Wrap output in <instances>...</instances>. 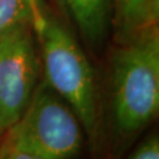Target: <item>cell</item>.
<instances>
[{"mask_svg": "<svg viewBox=\"0 0 159 159\" xmlns=\"http://www.w3.org/2000/svg\"><path fill=\"white\" fill-rule=\"evenodd\" d=\"M39 0H0V34L26 21H34Z\"/></svg>", "mask_w": 159, "mask_h": 159, "instance_id": "cell-7", "label": "cell"}, {"mask_svg": "<svg viewBox=\"0 0 159 159\" xmlns=\"http://www.w3.org/2000/svg\"><path fill=\"white\" fill-rule=\"evenodd\" d=\"M33 25L41 47L45 81L73 110L93 140L98 124L97 90L85 53L66 26L43 7Z\"/></svg>", "mask_w": 159, "mask_h": 159, "instance_id": "cell-2", "label": "cell"}, {"mask_svg": "<svg viewBox=\"0 0 159 159\" xmlns=\"http://www.w3.org/2000/svg\"><path fill=\"white\" fill-rule=\"evenodd\" d=\"M0 150H1V146H0Z\"/></svg>", "mask_w": 159, "mask_h": 159, "instance_id": "cell-11", "label": "cell"}, {"mask_svg": "<svg viewBox=\"0 0 159 159\" xmlns=\"http://www.w3.org/2000/svg\"><path fill=\"white\" fill-rule=\"evenodd\" d=\"M8 139L48 159H73L81 148V124L73 110L45 80L37 86Z\"/></svg>", "mask_w": 159, "mask_h": 159, "instance_id": "cell-3", "label": "cell"}, {"mask_svg": "<svg viewBox=\"0 0 159 159\" xmlns=\"http://www.w3.org/2000/svg\"><path fill=\"white\" fill-rule=\"evenodd\" d=\"M0 159H48L34 150L26 148L21 144L6 139L0 150Z\"/></svg>", "mask_w": 159, "mask_h": 159, "instance_id": "cell-8", "label": "cell"}, {"mask_svg": "<svg viewBox=\"0 0 159 159\" xmlns=\"http://www.w3.org/2000/svg\"><path fill=\"white\" fill-rule=\"evenodd\" d=\"M159 0H111V30L116 43H124L158 26Z\"/></svg>", "mask_w": 159, "mask_h": 159, "instance_id": "cell-6", "label": "cell"}, {"mask_svg": "<svg viewBox=\"0 0 159 159\" xmlns=\"http://www.w3.org/2000/svg\"><path fill=\"white\" fill-rule=\"evenodd\" d=\"M111 89L119 134L132 136L153 120L159 108L158 26L117 43L111 58Z\"/></svg>", "mask_w": 159, "mask_h": 159, "instance_id": "cell-1", "label": "cell"}, {"mask_svg": "<svg viewBox=\"0 0 159 159\" xmlns=\"http://www.w3.org/2000/svg\"><path fill=\"white\" fill-rule=\"evenodd\" d=\"M129 159H159L158 137L152 136L143 142Z\"/></svg>", "mask_w": 159, "mask_h": 159, "instance_id": "cell-9", "label": "cell"}, {"mask_svg": "<svg viewBox=\"0 0 159 159\" xmlns=\"http://www.w3.org/2000/svg\"><path fill=\"white\" fill-rule=\"evenodd\" d=\"M87 45L100 50L111 31V0H58Z\"/></svg>", "mask_w": 159, "mask_h": 159, "instance_id": "cell-5", "label": "cell"}, {"mask_svg": "<svg viewBox=\"0 0 159 159\" xmlns=\"http://www.w3.org/2000/svg\"><path fill=\"white\" fill-rule=\"evenodd\" d=\"M4 129H2V126H1V120H0V134H1V133H2V132H4Z\"/></svg>", "mask_w": 159, "mask_h": 159, "instance_id": "cell-10", "label": "cell"}, {"mask_svg": "<svg viewBox=\"0 0 159 159\" xmlns=\"http://www.w3.org/2000/svg\"><path fill=\"white\" fill-rule=\"evenodd\" d=\"M33 21L0 34V120L4 130L17 123L38 86L40 61Z\"/></svg>", "mask_w": 159, "mask_h": 159, "instance_id": "cell-4", "label": "cell"}]
</instances>
